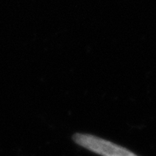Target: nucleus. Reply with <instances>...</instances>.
Here are the masks:
<instances>
[{
    "label": "nucleus",
    "mask_w": 156,
    "mask_h": 156,
    "mask_svg": "<svg viewBox=\"0 0 156 156\" xmlns=\"http://www.w3.org/2000/svg\"><path fill=\"white\" fill-rule=\"evenodd\" d=\"M73 141L87 150L101 156H138L127 148L116 145L95 135L76 133L72 136Z\"/></svg>",
    "instance_id": "f257e3e1"
}]
</instances>
